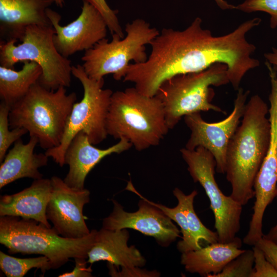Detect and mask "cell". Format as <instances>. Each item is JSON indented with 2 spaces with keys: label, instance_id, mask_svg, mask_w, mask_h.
<instances>
[{
  "label": "cell",
  "instance_id": "cell-1",
  "mask_svg": "<svg viewBox=\"0 0 277 277\" xmlns=\"http://www.w3.org/2000/svg\"><path fill=\"white\" fill-rule=\"evenodd\" d=\"M251 30V25L244 22L230 33L214 36L203 28L199 17L182 30L163 28L150 43L147 60L130 64L123 81L133 83L141 93L154 96L161 85L174 76L200 72L221 63L227 67L230 83L239 85L258 64L252 57L256 47L246 38Z\"/></svg>",
  "mask_w": 277,
  "mask_h": 277
},
{
  "label": "cell",
  "instance_id": "cell-2",
  "mask_svg": "<svg viewBox=\"0 0 277 277\" xmlns=\"http://www.w3.org/2000/svg\"><path fill=\"white\" fill-rule=\"evenodd\" d=\"M269 107L259 95L246 103L241 124L228 146L225 172L231 186L230 196L242 206L254 197V183L268 148Z\"/></svg>",
  "mask_w": 277,
  "mask_h": 277
},
{
  "label": "cell",
  "instance_id": "cell-3",
  "mask_svg": "<svg viewBox=\"0 0 277 277\" xmlns=\"http://www.w3.org/2000/svg\"><path fill=\"white\" fill-rule=\"evenodd\" d=\"M106 127L108 135L125 138L138 151L158 145L169 130L160 99L135 87L113 92Z\"/></svg>",
  "mask_w": 277,
  "mask_h": 277
},
{
  "label": "cell",
  "instance_id": "cell-4",
  "mask_svg": "<svg viewBox=\"0 0 277 277\" xmlns=\"http://www.w3.org/2000/svg\"><path fill=\"white\" fill-rule=\"evenodd\" d=\"M97 231L91 230L81 239H68L60 235L53 227L32 219L14 216L0 217V243L9 253L45 256L53 269L60 268L71 258L88 259Z\"/></svg>",
  "mask_w": 277,
  "mask_h": 277
},
{
  "label": "cell",
  "instance_id": "cell-5",
  "mask_svg": "<svg viewBox=\"0 0 277 277\" xmlns=\"http://www.w3.org/2000/svg\"><path fill=\"white\" fill-rule=\"evenodd\" d=\"M76 100V94H67L64 87L49 90L37 82L10 107V128L26 129L30 137H36L44 149L57 147L61 143L67 119Z\"/></svg>",
  "mask_w": 277,
  "mask_h": 277
},
{
  "label": "cell",
  "instance_id": "cell-6",
  "mask_svg": "<svg viewBox=\"0 0 277 277\" xmlns=\"http://www.w3.org/2000/svg\"><path fill=\"white\" fill-rule=\"evenodd\" d=\"M229 83L226 65L217 63L197 72L179 74L164 82L156 96L161 101L169 129L186 115L210 110L226 114L212 103L215 93L211 86Z\"/></svg>",
  "mask_w": 277,
  "mask_h": 277
},
{
  "label": "cell",
  "instance_id": "cell-7",
  "mask_svg": "<svg viewBox=\"0 0 277 277\" xmlns=\"http://www.w3.org/2000/svg\"><path fill=\"white\" fill-rule=\"evenodd\" d=\"M55 30L52 25L28 26L21 40L0 42V66L13 68L19 62H33L41 68L38 81L49 90L70 87L71 62L57 50L53 42Z\"/></svg>",
  "mask_w": 277,
  "mask_h": 277
},
{
  "label": "cell",
  "instance_id": "cell-8",
  "mask_svg": "<svg viewBox=\"0 0 277 277\" xmlns=\"http://www.w3.org/2000/svg\"><path fill=\"white\" fill-rule=\"evenodd\" d=\"M125 31L123 38L113 34L111 41L105 38L85 51L82 65L90 78L100 80L111 74L118 81L123 79L130 61L141 63L147 60L146 45L150 44L159 31L144 19L136 18L126 24Z\"/></svg>",
  "mask_w": 277,
  "mask_h": 277
},
{
  "label": "cell",
  "instance_id": "cell-9",
  "mask_svg": "<svg viewBox=\"0 0 277 277\" xmlns=\"http://www.w3.org/2000/svg\"><path fill=\"white\" fill-rule=\"evenodd\" d=\"M72 75L81 83L83 97L73 105L60 145L45 152L61 167L65 165V155L69 145L79 132L86 133L93 145L102 142L108 135L106 123L112 91L103 89L104 78H90L81 65L72 66Z\"/></svg>",
  "mask_w": 277,
  "mask_h": 277
},
{
  "label": "cell",
  "instance_id": "cell-10",
  "mask_svg": "<svg viewBox=\"0 0 277 277\" xmlns=\"http://www.w3.org/2000/svg\"><path fill=\"white\" fill-rule=\"evenodd\" d=\"M180 152L193 181L200 183L209 200L219 242L233 241L240 229L243 206L220 189L214 176L216 162L213 155L201 146L194 150L185 147Z\"/></svg>",
  "mask_w": 277,
  "mask_h": 277
},
{
  "label": "cell",
  "instance_id": "cell-11",
  "mask_svg": "<svg viewBox=\"0 0 277 277\" xmlns=\"http://www.w3.org/2000/svg\"><path fill=\"white\" fill-rule=\"evenodd\" d=\"M249 94V91H245L242 88H239L232 112L221 121L206 122L200 112L184 117L185 123L191 132L185 148L194 150L201 146L208 150L215 159V170L217 173L224 174L225 172L228 146L240 125Z\"/></svg>",
  "mask_w": 277,
  "mask_h": 277
},
{
  "label": "cell",
  "instance_id": "cell-12",
  "mask_svg": "<svg viewBox=\"0 0 277 277\" xmlns=\"http://www.w3.org/2000/svg\"><path fill=\"white\" fill-rule=\"evenodd\" d=\"M128 187L142 199L138 203V210L133 212L126 211L117 201L112 200V211L103 219L102 228L112 230L132 229L154 238L162 247L169 246L180 237L181 230L169 216L138 193L130 182Z\"/></svg>",
  "mask_w": 277,
  "mask_h": 277
},
{
  "label": "cell",
  "instance_id": "cell-13",
  "mask_svg": "<svg viewBox=\"0 0 277 277\" xmlns=\"http://www.w3.org/2000/svg\"><path fill=\"white\" fill-rule=\"evenodd\" d=\"M47 15L55 33L53 42L58 52L68 58L74 53L86 51L106 38L107 24L99 11L89 3L83 1L79 16L66 26L60 22L61 15L50 8Z\"/></svg>",
  "mask_w": 277,
  "mask_h": 277
},
{
  "label": "cell",
  "instance_id": "cell-14",
  "mask_svg": "<svg viewBox=\"0 0 277 277\" xmlns=\"http://www.w3.org/2000/svg\"><path fill=\"white\" fill-rule=\"evenodd\" d=\"M51 194L46 208V216L61 236L77 239L88 235L83 213L84 206L90 201V191L69 186L57 176L50 179Z\"/></svg>",
  "mask_w": 277,
  "mask_h": 277
},
{
  "label": "cell",
  "instance_id": "cell-15",
  "mask_svg": "<svg viewBox=\"0 0 277 277\" xmlns=\"http://www.w3.org/2000/svg\"><path fill=\"white\" fill-rule=\"evenodd\" d=\"M267 69L271 86L268 97L270 137L253 186L255 197L253 208L260 212H264L275 197L277 185V74L271 66Z\"/></svg>",
  "mask_w": 277,
  "mask_h": 277
},
{
  "label": "cell",
  "instance_id": "cell-16",
  "mask_svg": "<svg viewBox=\"0 0 277 277\" xmlns=\"http://www.w3.org/2000/svg\"><path fill=\"white\" fill-rule=\"evenodd\" d=\"M132 147L124 138L105 149L95 147L83 131L79 132L73 138L65 155V164L69 171L64 179L69 186L77 189L84 188L86 177L90 171L105 156L112 153H121Z\"/></svg>",
  "mask_w": 277,
  "mask_h": 277
},
{
  "label": "cell",
  "instance_id": "cell-17",
  "mask_svg": "<svg viewBox=\"0 0 277 277\" xmlns=\"http://www.w3.org/2000/svg\"><path fill=\"white\" fill-rule=\"evenodd\" d=\"M54 0H0L1 41H21L30 25H52L47 10Z\"/></svg>",
  "mask_w": 277,
  "mask_h": 277
},
{
  "label": "cell",
  "instance_id": "cell-18",
  "mask_svg": "<svg viewBox=\"0 0 277 277\" xmlns=\"http://www.w3.org/2000/svg\"><path fill=\"white\" fill-rule=\"evenodd\" d=\"M129 233L127 229L97 231L94 242L88 254L91 264L106 261L116 268L144 266L146 259L133 245L129 246Z\"/></svg>",
  "mask_w": 277,
  "mask_h": 277
},
{
  "label": "cell",
  "instance_id": "cell-19",
  "mask_svg": "<svg viewBox=\"0 0 277 277\" xmlns=\"http://www.w3.org/2000/svg\"><path fill=\"white\" fill-rule=\"evenodd\" d=\"M51 194L50 179L34 180L24 190L1 196L0 215L32 219L51 227L46 216Z\"/></svg>",
  "mask_w": 277,
  "mask_h": 277
},
{
  "label": "cell",
  "instance_id": "cell-20",
  "mask_svg": "<svg viewBox=\"0 0 277 277\" xmlns=\"http://www.w3.org/2000/svg\"><path fill=\"white\" fill-rule=\"evenodd\" d=\"M38 143L37 139L33 136L30 137L27 144H24L21 138L14 143L1 164V189L21 178H43L38 169L47 165L49 157L45 153H34Z\"/></svg>",
  "mask_w": 277,
  "mask_h": 277
},
{
  "label": "cell",
  "instance_id": "cell-21",
  "mask_svg": "<svg viewBox=\"0 0 277 277\" xmlns=\"http://www.w3.org/2000/svg\"><path fill=\"white\" fill-rule=\"evenodd\" d=\"M242 246V240L236 236L230 242L208 244L199 249L182 253L181 263L187 272L212 277L245 250L241 249Z\"/></svg>",
  "mask_w": 277,
  "mask_h": 277
},
{
  "label": "cell",
  "instance_id": "cell-22",
  "mask_svg": "<svg viewBox=\"0 0 277 277\" xmlns=\"http://www.w3.org/2000/svg\"><path fill=\"white\" fill-rule=\"evenodd\" d=\"M41 67L33 62H24L18 71L0 66V98L10 107L24 97L41 75Z\"/></svg>",
  "mask_w": 277,
  "mask_h": 277
},
{
  "label": "cell",
  "instance_id": "cell-23",
  "mask_svg": "<svg viewBox=\"0 0 277 277\" xmlns=\"http://www.w3.org/2000/svg\"><path fill=\"white\" fill-rule=\"evenodd\" d=\"M173 194L182 206L186 216L190 233L196 245L201 248L203 247L201 245L202 242H205L207 245L219 242L216 232L207 228L202 223L194 211L193 202L197 194V190H194L186 195L180 189L175 188Z\"/></svg>",
  "mask_w": 277,
  "mask_h": 277
},
{
  "label": "cell",
  "instance_id": "cell-24",
  "mask_svg": "<svg viewBox=\"0 0 277 277\" xmlns=\"http://www.w3.org/2000/svg\"><path fill=\"white\" fill-rule=\"evenodd\" d=\"M0 268L8 277H23L31 269H41L42 273L51 269L49 260L45 256L21 259L0 251Z\"/></svg>",
  "mask_w": 277,
  "mask_h": 277
},
{
  "label": "cell",
  "instance_id": "cell-25",
  "mask_svg": "<svg viewBox=\"0 0 277 277\" xmlns=\"http://www.w3.org/2000/svg\"><path fill=\"white\" fill-rule=\"evenodd\" d=\"M153 205L161 209L172 221L180 226L182 233V240L177 244V248L182 253L200 249L194 243L189 230L186 216L181 205L177 203L176 206L169 208L159 203L150 201Z\"/></svg>",
  "mask_w": 277,
  "mask_h": 277
},
{
  "label": "cell",
  "instance_id": "cell-26",
  "mask_svg": "<svg viewBox=\"0 0 277 277\" xmlns=\"http://www.w3.org/2000/svg\"><path fill=\"white\" fill-rule=\"evenodd\" d=\"M10 107L2 102L0 104V162L3 161L8 148L14 143L26 134L28 131L24 128L9 129V114Z\"/></svg>",
  "mask_w": 277,
  "mask_h": 277
},
{
  "label": "cell",
  "instance_id": "cell-27",
  "mask_svg": "<svg viewBox=\"0 0 277 277\" xmlns=\"http://www.w3.org/2000/svg\"><path fill=\"white\" fill-rule=\"evenodd\" d=\"M253 267V250H245L230 261L221 272L212 277H251Z\"/></svg>",
  "mask_w": 277,
  "mask_h": 277
},
{
  "label": "cell",
  "instance_id": "cell-28",
  "mask_svg": "<svg viewBox=\"0 0 277 277\" xmlns=\"http://www.w3.org/2000/svg\"><path fill=\"white\" fill-rule=\"evenodd\" d=\"M235 10L245 13L261 11L270 16L269 26L277 28V0H245L235 6Z\"/></svg>",
  "mask_w": 277,
  "mask_h": 277
},
{
  "label": "cell",
  "instance_id": "cell-29",
  "mask_svg": "<svg viewBox=\"0 0 277 277\" xmlns=\"http://www.w3.org/2000/svg\"><path fill=\"white\" fill-rule=\"evenodd\" d=\"M94 7L101 13L104 18L111 35L116 34L121 38L124 37V33L117 16V11L112 9L106 0H83Z\"/></svg>",
  "mask_w": 277,
  "mask_h": 277
},
{
  "label": "cell",
  "instance_id": "cell-30",
  "mask_svg": "<svg viewBox=\"0 0 277 277\" xmlns=\"http://www.w3.org/2000/svg\"><path fill=\"white\" fill-rule=\"evenodd\" d=\"M253 272L251 277H277V270L266 259L263 251L256 245L253 246Z\"/></svg>",
  "mask_w": 277,
  "mask_h": 277
},
{
  "label": "cell",
  "instance_id": "cell-31",
  "mask_svg": "<svg viewBox=\"0 0 277 277\" xmlns=\"http://www.w3.org/2000/svg\"><path fill=\"white\" fill-rule=\"evenodd\" d=\"M109 274L111 276L117 277H158L160 276V273L156 270H147L142 269L140 267L122 268L121 270L119 268L116 269L113 265L108 263Z\"/></svg>",
  "mask_w": 277,
  "mask_h": 277
},
{
  "label": "cell",
  "instance_id": "cell-32",
  "mask_svg": "<svg viewBox=\"0 0 277 277\" xmlns=\"http://www.w3.org/2000/svg\"><path fill=\"white\" fill-rule=\"evenodd\" d=\"M86 258H77L74 259L75 267L71 272L64 273L59 277H90L92 276L91 266L87 267Z\"/></svg>",
  "mask_w": 277,
  "mask_h": 277
},
{
  "label": "cell",
  "instance_id": "cell-33",
  "mask_svg": "<svg viewBox=\"0 0 277 277\" xmlns=\"http://www.w3.org/2000/svg\"><path fill=\"white\" fill-rule=\"evenodd\" d=\"M255 245L263 251L266 259L277 270V244L263 237Z\"/></svg>",
  "mask_w": 277,
  "mask_h": 277
},
{
  "label": "cell",
  "instance_id": "cell-34",
  "mask_svg": "<svg viewBox=\"0 0 277 277\" xmlns=\"http://www.w3.org/2000/svg\"><path fill=\"white\" fill-rule=\"evenodd\" d=\"M266 61L272 67L277 74V48L273 47L270 52L264 54Z\"/></svg>",
  "mask_w": 277,
  "mask_h": 277
},
{
  "label": "cell",
  "instance_id": "cell-35",
  "mask_svg": "<svg viewBox=\"0 0 277 277\" xmlns=\"http://www.w3.org/2000/svg\"><path fill=\"white\" fill-rule=\"evenodd\" d=\"M263 237L277 244V224L272 227L266 234H264Z\"/></svg>",
  "mask_w": 277,
  "mask_h": 277
},
{
  "label": "cell",
  "instance_id": "cell-36",
  "mask_svg": "<svg viewBox=\"0 0 277 277\" xmlns=\"http://www.w3.org/2000/svg\"><path fill=\"white\" fill-rule=\"evenodd\" d=\"M217 6L222 10H234L235 6L229 4L225 0H214Z\"/></svg>",
  "mask_w": 277,
  "mask_h": 277
},
{
  "label": "cell",
  "instance_id": "cell-37",
  "mask_svg": "<svg viewBox=\"0 0 277 277\" xmlns=\"http://www.w3.org/2000/svg\"><path fill=\"white\" fill-rule=\"evenodd\" d=\"M54 3L57 7L62 8L65 5V0H54Z\"/></svg>",
  "mask_w": 277,
  "mask_h": 277
},
{
  "label": "cell",
  "instance_id": "cell-38",
  "mask_svg": "<svg viewBox=\"0 0 277 277\" xmlns=\"http://www.w3.org/2000/svg\"><path fill=\"white\" fill-rule=\"evenodd\" d=\"M275 197L277 199V185H276V196Z\"/></svg>",
  "mask_w": 277,
  "mask_h": 277
}]
</instances>
